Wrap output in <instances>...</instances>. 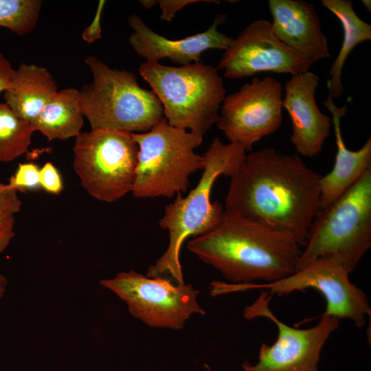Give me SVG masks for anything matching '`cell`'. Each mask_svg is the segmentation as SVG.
<instances>
[{
    "label": "cell",
    "instance_id": "obj_1",
    "mask_svg": "<svg viewBox=\"0 0 371 371\" xmlns=\"http://www.w3.org/2000/svg\"><path fill=\"white\" fill-rule=\"evenodd\" d=\"M322 177L297 155H280L272 148L250 152L230 177L224 208L305 246L322 208Z\"/></svg>",
    "mask_w": 371,
    "mask_h": 371
},
{
    "label": "cell",
    "instance_id": "obj_2",
    "mask_svg": "<svg viewBox=\"0 0 371 371\" xmlns=\"http://www.w3.org/2000/svg\"><path fill=\"white\" fill-rule=\"evenodd\" d=\"M187 248L235 284L287 277L302 254L291 236L226 210L214 229L190 240Z\"/></svg>",
    "mask_w": 371,
    "mask_h": 371
},
{
    "label": "cell",
    "instance_id": "obj_3",
    "mask_svg": "<svg viewBox=\"0 0 371 371\" xmlns=\"http://www.w3.org/2000/svg\"><path fill=\"white\" fill-rule=\"evenodd\" d=\"M203 157L205 165L197 185L187 196L178 194L165 207L159 225L168 230L169 243L164 254L148 267V278L169 274L177 284H184L180 261L182 245L190 237L203 235L219 224L225 208L217 201L212 202V189L218 177H231L240 168L246 150L238 144H225L216 137Z\"/></svg>",
    "mask_w": 371,
    "mask_h": 371
},
{
    "label": "cell",
    "instance_id": "obj_4",
    "mask_svg": "<svg viewBox=\"0 0 371 371\" xmlns=\"http://www.w3.org/2000/svg\"><path fill=\"white\" fill-rule=\"evenodd\" d=\"M139 74L159 99L170 125L203 137L217 123L226 96L217 68L201 63L172 67L145 61Z\"/></svg>",
    "mask_w": 371,
    "mask_h": 371
},
{
    "label": "cell",
    "instance_id": "obj_5",
    "mask_svg": "<svg viewBox=\"0 0 371 371\" xmlns=\"http://www.w3.org/2000/svg\"><path fill=\"white\" fill-rule=\"evenodd\" d=\"M85 63L93 80L82 87L80 103L91 129L142 133L165 118L156 95L141 87L134 73L111 69L93 56Z\"/></svg>",
    "mask_w": 371,
    "mask_h": 371
},
{
    "label": "cell",
    "instance_id": "obj_6",
    "mask_svg": "<svg viewBox=\"0 0 371 371\" xmlns=\"http://www.w3.org/2000/svg\"><path fill=\"white\" fill-rule=\"evenodd\" d=\"M370 247L371 169L330 205L321 208L309 228L297 270L330 256L351 273Z\"/></svg>",
    "mask_w": 371,
    "mask_h": 371
},
{
    "label": "cell",
    "instance_id": "obj_7",
    "mask_svg": "<svg viewBox=\"0 0 371 371\" xmlns=\"http://www.w3.org/2000/svg\"><path fill=\"white\" fill-rule=\"evenodd\" d=\"M132 136L138 146L132 190L137 198L181 194L188 190L189 177L204 168V157L194 152L203 136L172 126L166 118L150 131Z\"/></svg>",
    "mask_w": 371,
    "mask_h": 371
},
{
    "label": "cell",
    "instance_id": "obj_8",
    "mask_svg": "<svg viewBox=\"0 0 371 371\" xmlns=\"http://www.w3.org/2000/svg\"><path fill=\"white\" fill-rule=\"evenodd\" d=\"M73 150L74 170L91 196L112 203L132 192L138 155L132 133L91 128L76 137Z\"/></svg>",
    "mask_w": 371,
    "mask_h": 371
},
{
    "label": "cell",
    "instance_id": "obj_9",
    "mask_svg": "<svg viewBox=\"0 0 371 371\" xmlns=\"http://www.w3.org/2000/svg\"><path fill=\"white\" fill-rule=\"evenodd\" d=\"M350 272L337 258H318L304 268L281 280L262 284H227L220 282V294L262 289L269 294L283 295L307 289L318 291L325 298L326 307L322 315L348 318L358 327L371 315L366 295L349 280Z\"/></svg>",
    "mask_w": 371,
    "mask_h": 371
},
{
    "label": "cell",
    "instance_id": "obj_10",
    "mask_svg": "<svg viewBox=\"0 0 371 371\" xmlns=\"http://www.w3.org/2000/svg\"><path fill=\"white\" fill-rule=\"evenodd\" d=\"M100 284L126 302L129 313L150 327L183 329L193 314L205 315L192 285L175 284L172 279L148 278L135 271L120 272Z\"/></svg>",
    "mask_w": 371,
    "mask_h": 371
},
{
    "label": "cell",
    "instance_id": "obj_11",
    "mask_svg": "<svg viewBox=\"0 0 371 371\" xmlns=\"http://www.w3.org/2000/svg\"><path fill=\"white\" fill-rule=\"evenodd\" d=\"M271 295L261 292L259 297L243 311L247 319L258 317L271 320L277 326L278 338L272 345L263 343L258 361L242 363L244 371H318L320 353L331 333L339 326V319L322 315L319 322L308 328L290 326L279 320L269 308Z\"/></svg>",
    "mask_w": 371,
    "mask_h": 371
},
{
    "label": "cell",
    "instance_id": "obj_12",
    "mask_svg": "<svg viewBox=\"0 0 371 371\" xmlns=\"http://www.w3.org/2000/svg\"><path fill=\"white\" fill-rule=\"evenodd\" d=\"M282 91V84L272 76L254 78L225 96L216 126L229 142L251 151L256 142L281 126Z\"/></svg>",
    "mask_w": 371,
    "mask_h": 371
},
{
    "label": "cell",
    "instance_id": "obj_13",
    "mask_svg": "<svg viewBox=\"0 0 371 371\" xmlns=\"http://www.w3.org/2000/svg\"><path fill=\"white\" fill-rule=\"evenodd\" d=\"M311 67L275 36L271 22L257 19L232 40L217 69L223 71L225 78L238 79L260 72L295 76L308 71Z\"/></svg>",
    "mask_w": 371,
    "mask_h": 371
},
{
    "label": "cell",
    "instance_id": "obj_14",
    "mask_svg": "<svg viewBox=\"0 0 371 371\" xmlns=\"http://www.w3.org/2000/svg\"><path fill=\"white\" fill-rule=\"evenodd\" d=\"M226 21V15L218 14L211 26L205 32L188 37L171 40L150 29L137 14L128 19L133 30L128 42L134 51L146 61L159 62L168 58L181 65L201 63V55L206 50H226L233 38L218 31V27Z\"/></svg>",
    "mask_w": 371,
    "mask_h": 371
},
{
    "label": "cell",
    "instance_id": "obj_15",
    "mask_svg": "<svg viewBox=\"0 0 371 371\" xmlns=\"http://www.w3.org/2000/svg\"><path fill=\"white\" fill-rule=\"evenodd\" d=\"M319 77L306 71L286 82L282 107L291 122L290 139L300 155L313 157L322 150L331 128L332 119L318 108L315 93Z\"/></svg>",
    "mask_w": 371,
    "mask_h": 371
},
{
    "label": "cell",
    "instance_id": "obj_16",
    "mask_svg": "<svg viewBox=\"0 0 371 371\" xmlns=\"http://www.w3.org/2000/svg\"><path fill=\"white\" fill-rule=\"evenodd\" d=\"M275 36L310 65L330 56L327 38L313 5L304 0H269Z\"/></svg>",
    "mask_w": 371,
    "mask_h": 371
},
{
    "label": "cell",
    "instance_id": "obj_17",
    "mask_svg": "<svg viewBox=\"0 0 371 371\" xmlns=\"http://www.w3.org/2000/svg\"><path fill=\"white\" fill-rule=\"evenodd\" d=\"M330 112L337 145L333 169L320 181L321 206L324 208L338 199L371 169V137L357 150L347 148L342 135L341 120L346 114L347 106H336L330 95L324 101Z\"/></svg>",
    "mask_w": 371,
    "mask_h": 371
},
{
    "label": "cell",
    "instance_id": "obj_18",
    "mask_svg": "<svg viewBox=\"0 0 371 371\" xmlns=\"http://www.w3.org/2000/svg\"><path fill=\"white\" fill-rule=\"evenodd\" d=\"M57 91L55 80L46 68L21 63L3 98L16 115L31 123Z\"/></svg>",
    "mask_w": 371,
    "mask_h": 371
},
{
    "label": "cell",
    "instance_id": "obj_19",
    "mask_svg": "<svg viewBox=\"0 0 371 371\" xmlns=\"http://www.w3.org/2000/svg\"><path fill=\"white\" fill-rule=\"evenodd\" d=\"M80 100V91L76 89L58 91L32 121V128L48 141L76 138L84 122Z\"/></svg>",
    "mask_w": 371,
    "mask_h": 371
},
{
    "label": "cell",
    "instance_id": "obj_20",
    "mask_svg": "<svg viewBox=\"0 0 371 371\" xmlns=\"http://www.w3.org/2000/svg\"><path fill=\"white\" fill-rule=\"evenodd\" d=\"M322 3L339 21L344 33L341 49L330 68L327 81L329 95L336 99L344 91L341 75L346 61L357 45L371 40V25L357 15L349 0H322Z\"/></svg>",
    "mask_w": 371,
    "mask_h": 371
},
{
    "label": "cell",
    "instance_id": "obj_21",
    "mask_svg": "<svg viewBox=\"0 0 371 371\" xmlns=\"http://www.w3.org/2000/svg\"><path fill=\"white\" fill-rule=\"evenodd\" d=\"M30 122L16 115L0 102V161L10 162L28 150L32 133Z\"/></svg>",
    "mask_w": 371,
    "mask_h": 371
},
{
    "label": "cell",
    "instance_id": "obj_22",
    "mask_svg": "<svg viewBox=\"0 0 371 371\" xmlns=\"http://www.w3.org/2000/svg\"><path fill=\"white\" fill-rule=\"evenodd\" d=\"M43 1L0 0V27L18 35L31 32L36 25Z\"/></svg>",
    "mask_w": 371,
    "mask_h": 371
},
{
    "label": "cell",
    "instance_id": "obj_23",
    "mask_svg": "<svg viewBox=\"0 0 371 371\" xmlns=\"http://www.w3.org/2000/svg\"><path fill=\"white\" fill-rule=\"evenodd\" d=\"M39 171L40 168L34 163L20 164L8 184L16 192L40 188Z\"/></svg>",
    "mask_w": 371,
    "mask_h": 371
},
{
    "label": "cell",
    "instance_id": "obj_24",
    "mask_svg": "<svg viewBox=\"0 0 371 371\" xmlns=\"http://www.w3.org/2000/svg\"><path fill=\"white\" fill-rule=\"evenodd\" d=\"M40 187L45 191L59 194L63 189L61 175L56 166L51 162H46L39 171Z\"/></svg>",
    "mask_w": 371,
    "mask_h": 371
},
{
    "label": "cell",
    "instance_id": "obj_25",
    "mask_svg": "<svg viewBox=\"0 0 371 371\" xmlns=\"http://www.w3.org/2000/svg\"><path fill=\"white\" fill-rule=\"evenodd\" d=\"M21 207V201L17 192L8 186L0 182V212L5 214L14 215Z\"/></svg>",
    "mask_w": 371,
    "mask_h": 371
},
{
    "label": "cell",
    "instance_id": "obj_26",
    "mask_svg": "<svg viewBox=\"0 0 371 371\" xmlns=\"http://www.w3.org/2000/svg\"><path fill=\"white\" fill-rule=\"evenodd\" d=\"M216 2L219 3V1H201V0H159L157 1V3L159 5L161 14L160 18L162 20L170 22L174 18L175 14L183 9L188 4L196 2Z\"/></svg>",
    "mask_w": 371,
    "mask_h": 371
},
{
    "label": "cell",
    "instance_id": "obj_27",
    "mask_svg": "<svg viewBox=\"0 0 371 371\" xmlns=\"http://www.w3.org/2000/svg\"><path fill=\"white\" fill-rule=\"evenodd\" d=\"M104 5L105 1L100 0L99 1L92 22L85 29L82 34V39L88 43H92L101 37L102 30L100 22Z\"/></svg>",
    "mask_w": 371,
    "mask_h": 371
},
{
    "label": "cell",
    "instance_id": "obj_28",
    "mask_svg": "<svg viewBox=\"0 0 371 371\" xmlns=\"http://www.w3.org/2000/svg\"><path fill=\"white\" fill-rule=\"evenodd\" d=\"M14 215L0 212V254L5 250L14 237Z\"/></svg>",
    "mask_w": 371,
    "mask_h": 371
},
{
    "label": "cell",
    "instance_id": "obj_29",
    "mask_svg": "<svg viewBox=\"0 0 371 371\" xmlns=\"http://www.w3.org/2000/svg\"><path fill=\"white\" fill-rule=\"evenodd\" d=\"M15 70L10 62L0 52V93L4 92L8 88Z\"/></svg>",
    "mask_w": 371,
    "mask_h": 371
},
{
    "label": "cell",
    "instance_id": "obj_30",
    "mask_svg": "<svg viewBox=\"0 0 371 371\" xmlns=\"http://www.w3.org/2000/svg\"><path fill=\"white\" fill-rule=\"evenodd\" d=\"M8 285L7 279L0 274V300L3 297Z\"/></svg>",
    "mask_w": 371,
    "mask_h": 371
},
{
    "label": "cell",
    "instance_id": "obj_31",
    "mask_svg": "<svg viewBox=\"0 0 371 371\" xmlns=\"http://www.w3.org/2000/svg\"><path fill=\"white\" fill-rule=\"evenodd\" d=\"M140 3L146 9H150L157 3V1L142 0L139 1Z\"/></svg>",
    "mask_w": 371,
    "mask_h": 371
},
{
    "label": "cell",
    "instance_id": "obj_32",
    "mask_svg": "<svg viewBox=\"0 0 371 371\" xmlns=\"http://www.w3.org/2000/svg\"><path fill=\"white\" fill-rule=\"evenodd\" d=\"M362 3L364 5L366 8L369 11V12H371V1L369 0H363Z\"/></svg>",
    "mask_w": 371,
    "mask_h": 371
}]
</instances>
